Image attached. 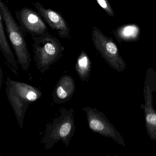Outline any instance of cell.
Masks as SVG:
<instances>
[{"instance_id":"cell-1","label":"cell","mask_w":156,"mask_h":156,"mask_svg":"<svg viewBox=\"0 0 156 156\" xmlns=\"http://www.w3.org/2000/svg\"><path fill=\"white\" fill-rule=\"evenodd\" d=\"M0 14L3 18L5 30L17 57V62L23 71H28L31 58L28 51L22 27L19 25L2 0L0 1Z\"/></svg>"},{"instance_id":"cell-2","label":"cell","mask_w":156,"mask_h":156,"mask_svg":"<svg viewBox=\"0 0 156 156\" xmlns=\"http://www.w3.org/2000/svg\"><path fill=\"white\" fill-rule=\"evenodd\" d=\"M61 115L53 119L51 124H47L41 140L45 145V150L52 148L58 141H62L68 147L76 130L74 110L73 108H61Z\"/></svg>"},{"instance_id":"cell-3","label":"cell","mask_w":156,"mask_h":156,"mask_svg":"<svg viewBox=\"0 0 156 156\" xmlns=\"http://www.w3.org/2000/svg\"><path fill=\"white\" fill-rule=\"evenodd\" d=\"M32 38L36 68L40 73H44L63 56L65 49L58 39L49 32Z\"/></svg>"},{"instance_id":"cell-4","label":"cell","mask_w":156,"mask_h":156,"mask_svg":"<svg viewBox=\"0 0 156 156\" xmlns=\"http://www.w3.org/2000/svg\"><path fill=\"white\" fill-rule=\"evenodd\" d=\"M92 40L96 50L108 65L119 73L126 68V63L119 54L113 38L106 36L96 26L92 28Z\"/></svg>"},{"instance_id":"cell-5","label":"cell","mask_w":156,"mask_h":156,"mask_svg":"<svg viewBox=\"0 0 156 156\" xmlns=\"http://www.w3.org/2000/svg\"><path fill=\"white\" fill-rule=\"evenodd\" d=\"M156 91V72L152 67L147 69L143 95L145 104L140 107L145 114V126L151 140L156 143V110L153 106V94Z\"/></svg>"},{"instance_id":"cell-6","label":"cell","mask_w":156,"mask_h":156,"mask_svg":"<svg viewBox=\"0 0 156 156\" xmlns=\"http://www.w3.org/2000/svg\"><path fill=\"white\" fill-rule=\"evenodd\" d=\"M82 110L86 114L88 127L93 132L110 138L119 145L126 147L125 140L120 132L103 112L89 107H85Z\"/></svg>"},{"instance_id":"cell-7","label":"cell","mask_w":156,"mask_h":156,"mask_svg":"<svg viewBox=\"0 0 156 156\" xmlns=\"http://www.w3.org/2000/svg\"><path fill=\"white\" fill-rule=\"evenodd\" d=\"M15 13L23 30L32 37L40 36L48 32V28L38 12L29 8H23L16 11Z\"/></svg>"},{"instance_id":"cell-8","label":"cell","mask_w":156,"mask_h":156,"mask_svg":"<svg viewBox=\"0 0 156 156\" xmlns=\"http://www.w3.org/2000/svg\"><path fill=\"white\" fill-rule=\"evenodd\" d=\"M40 16L61 38L69 39L71 29L62 14L51 9H45L39 2L34 3Z\"/></svg>"},{"instance_id":"cell-9","label":"cell","mask_w":156,"mask_h":156,"mask_svg":"<svg viewBox=\"0 0 156 156\" xmlns=\"http://www.w3.org/2000/svg\"><path fill=\"white\" fill-rule=\"evenodd\" d=\"M75 89V83L73 78L68 75L62 76L52 93L54 103L61 104L70 101L73 98Z\"/></svg>"},{"instance_id":"cell-10","label":"cell","mask_w":156,"mask_h":156,"mask_svg":"<svg viewBox=\"0 0 156 156\" xmlns=\"http://www.w3.org/2000/svg\"><path fill=\"white\" fill-rule=\"evenodd\" d=\"M6 85V94L8 100L14 111L17 121L21 128L22 129L26 110L31 104L17 94L11 84L7 79Z\"/></svg>"},{"instance_id":"cell-11","label":"cell","mask_w":156,"mask_h":156,"mask_svg":"<svg viewBox=\"0 0 156 156\" xmlns=\"http://www.w3.org/2000/svg\"><path fill=\"white\" fill-rule=\"evenodd\" d=\"M3 18L0 14V50L12 71L19 76V66L6 36Z\"/></svg>"},{"instance_id":"cell-12","label":"cell","mask_w":156,"mask_h":156,"mask_svg":"<svg viewBox=\"0 0 156 156\" xmlns=\"http://www.w3.org/2000/svg\"><path fill=\"white\" fill-rule=\"evenodd\" d=\"M7 79L9 81L17 94L25 101L32 104L41 98L42 93L40 89L22 82L14 81L8 76Z\"/></svg>"},{"instance_id":"cell-13","label":"cell","mask_w":156,"mask_h":156,"mask_svg":"<svg viewBox=\"0 0 156 156\" xmlns=\"http://www.w3.org/2000/svg\"><path fill=\"white\" fill-rule=\"evenodd\" d=\"M140 29L135 24H128L118 27L114 34L119 43L133 42L139 39Z\"/></svg>"},{"instance_id":"cell-14","label":"cell","mask_w":156,"mask_h":156,"mask_svg":"<svg viewBox=\"0 0 156 156\" xmlns=\"http://www.w3.org/2000/svg\"><path fill=\"white\" fill-rule=\"evenodd\" d=\"M92 63L88 55L82 51L77 58L75 70L80 79L83 82L88 81L91 73Z\"/></svg>"},{"instance_id":"cell-15","label":"cell","mask_w":156,"mask_h":156,"mask_svg":"<svg viewBox=\"0 0 156 156\" xmlns=\"http://www.w3.org/2000/svg\"><path fill=\"white\" fill-rule=\"evenodd\" d=\"M98 4L111 17H115L114 10L108 0H96Z\"/></svg>"},{"instance_id":"cell-16","label":"cell","mask_w":156,"mask_h":156,"mask_svg":"<svg viewBox=\"0 0 156 156\" xmlns=\"http://www.w3.org/2000/svg\"><path fill=\"white\" fill-rule=\"evenodd\" d=\"M2 77H3V73H2V69L1 68V82H0V83H1L0 87H1L2 85Z\"/></svg>"}]
</instances>
